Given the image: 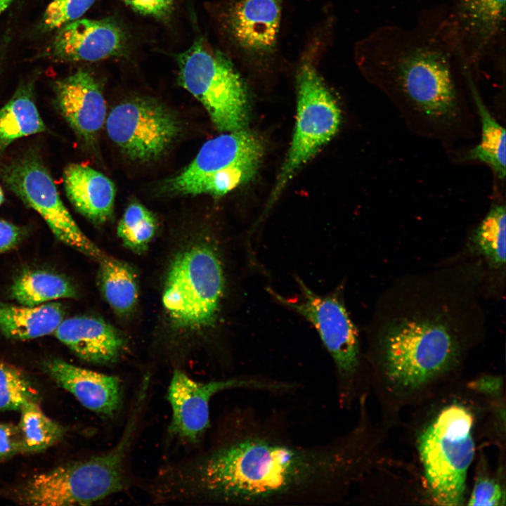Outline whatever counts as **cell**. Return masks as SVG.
<instances>
[{
    "instance_id": "1",
    "label": "cell",
    "mask_w": 506,
    "mask_h": 506,
    "mask_svg": "<svg viewBox=\"0 0 506 506\" xmlns=\"http://www.w3.org/2000/svg\"><path fill=\"white\" fill-rule=\"evenodd\" d=\"M358 408L351 429L315 444L298 443L252 409H235L206 451L157 478L156 493L162 500L238 506L343 503L377 467L385 438L368 406Z\"/></svg>"
},
{
    "instance_id": "2",
    "label": "cell",
    "mask_w": 506,
    "mask_h": 506,
    "mask_svg": "<svg viewBox=\"0 0 506 506\" xmlns=\"http://www.w3.org/2000/svg\"><path fill=\"white\" fill-rule=\"evenodd\" d=\"M395 302L370 337L366 361L370 390L382 422L394 424L416 407L461 382L474 343V311L468 285L437 278Z\"/></svg>"
},
{
    "instance_id": "3",
    "label": "cell",
    "mask_w": 506,
    "mask_h": 506,
    "mask_svg": "<svg viewBox=\"0 0 506 506\" xmlns=\"http://www.w3.org/2000/svg\"><path fill=\"white\" fill-rule=\"evenodd\" d=\"M356 58L411 131L445 145L474 136L457 72L462 61L446 10L428 12L411 29L377 28L356 46Z\"/></svg>"
},
{
    "instance_id": "4",
    "label": "cell",
    "mask_w": 506,
    "mask_h": 506,
    "mask_svg": "<svg viewBox=\"0 0 506 506\" xmlns=\"http://www.w3.org/2000/svg\"><path fill=\"white\" fill-rule=\"evenodd\" d=\"M415 408L410 433L426 498L436 505H465L484 402L461 382Z\"/></svg>"
},
{
    "instance_id": "5",
    "label": "cell",
    "mask_w": 506,
    "mask_h": 506,
    "mask_svg": "<svg viewBox=\"0 0 506 506\" xmlns=\"http://www.w3.org/2000/svg\"><path fill=\"white\" fill-rule=\"evenodd\" d=\"M145 401L136 397L122 434L112 448L33 476L20 490L19 501L32 505H86L123 490L129 481L128 459Z\"/></svg>"
},
{
    "instance_id": "6",
    "label": "cell",
    "mask_w": 506,
    "mask_h": 506,
    "mask_svg": "<svg viewBox=\"0 0 506 506\" xmlns=\"http://www.w3.org/2000/svg\"><path fill=\"white\" fill-rule=\"evenodd\" d=\"M296 280L300 292L297 297H285L271 287L266 290L315 327L334 364L338 405L349 410L370 392L366 361L356 328L339 292L319 294L300 278Z\"/></svg>"
},
{
    "instance_id": "7",
    "label": "cell",
    "mask_w": 506,
    "mask_h": 506,
    "mask_svg": "<svg viewBox=\"0 0 506 506\" xmlns=\"http://www.w3.org/2000/svg\"><path fill=\"white\" fill-rule=\"evenodd\" d=\"M225 290L223 264L214 245L184 249L171 261L163 294L164 308L180 329L204 330L217 323Z\"/></svg>"
},
{
    "instance_id": "8",
    "label": "cell",
    "mask_w": 506,
    "mask_h": 506,
    "mask_svg": "<svg viewBox=\"0 0 506 506\" xmlns=\"http://www.w3.org/2000/svg\"><path fill=\"white\" fill-rule=\"evenodd\" d=\"M176 61L180 85L202 104L220 132L245 129L247 89L228 57L208 50L200 39L178 54Z\"/></svg>"
},
{
    "instance_id": "9",
    "label": "cell",
    "mask_w": 506,
    "mask_h": 506,
    "mask_svg": "<svg viewBox=\"0 0 506 506\" xmlns=\"http://www.w3.org/2000/svg\"><path fill=\"white\" fill-rule=\"evenodd\" d=\"M264 152L258 137L245 129L224 132L205 142L182 171L169 181L180 195L223 196L255 176Z\"/></svg>"
},
{
    "instance_id": "10",
    "label": "cell",
    "mask_w": 506,
    "mask_h": 506,
    "mask_svg": "<svg viewBox=\"0 0 506 506\" xmlns=\"http://www.w3.org/2000/svg\"><path fill=\"white\" fill-rule=\"evenodd\" d=\"M297 118L292 140L271 195L276 200L294 174L337 132L339 107L321 78L309 54L297 74Z\"/></svg>"
},
{
    "instance_id": "11",
    "label": "cell",
    "mask_w": 506,
    "mask_h": 506,
    "mask_svg": "<svg viewBox=\"0 0 506 506\" xmlns=\"http://www.w3.org/2000/svg\"><path fill=\"white\" fill-rule=\"evenodd\" d=\"M301 387L297 382L254 375L199 382L176 369L167 394L172 411L169 434L186 442H197L209 427L210 401L221 392L242 389L286 395Z\"/></svg>"
},
{
    "instance_id": "12",
    "label": "cell",
    "mask_w": 506,
    "mask_h": 506,
    "mask_svg": "<svg viewBox=\"0 0 506 506\" xmlns=\"http://www.w3.org/2000/svg\"><path fill=\"white\" fill-rule=\"evenodd\" d=\"M0 178L11 191L42 217L59 240L98 261L106 255L74 221L39 157L30 154L2 166Z\"/></svg>"
},
{
    "instance_id": "13",
    "label": "cell",
    "mask_w": 506,
    "mask_h": 506,
    "mask_svg": "<svg viewBox=\"0 0 506 506\" xmlns=\"http://www.w3.org/2000/svg\"><path fill=\"white\" fill-rule=\"evenodd\" d=\"M106 129L112 142L130 159L148 162L168 149L180 126L167 108L141 98L117 105L107 117Z\"/></svg>"
},
{
    "instance_id": "14",
    "label": "cell",
    "mask_w": 506,
    "mask_h": 506,
    "mask_svg": "<svg viewBox=\"0 0 506 506\" xmlns=\"http://www.w3.org/2000/svg\"><path fill=\"white\" fill-rule=\"evenodd\" d=\"M283 0H230L223 14L228 40L243 62L262 65L276 55Z\"/></svg>"
},
{
    "instance_id": "15",
    "label": "cell",
    "mask_w": 506,
    "mask_h": 506,
    "mask_svg": "<svg viewBox=\"0 0 506 506\" xmlns=\"http://www.w3.org/2000/svg\"><path fill=\"white\" fill-rule=\"evenodd\" d=\"M506 0H450L447 17L463 64L472 72L503 46Z\"/></svg>"
},
{
    "instance_id": "16",
    "label": "cell",
    "mask_w": 506,
    "mask_h": 506,
    "mask_svg": "<svg viewBox=\"0 0 506 506\" xmlns=\"http://www.w3.org/2000/svg\"><path fill=\"white\" fill-rule=\"evenodd\" d=\"M126 38L112 19H77L61 27L49 46V55L58 60L95 62L118 56Z\"/></svg>"
},
{
    "instance_id": "17",
    "label": "cell",
    "mask_w": 506,
    "mask_h": 506,
    "mask_svg": "<svg viewBox=\"0 0 506 506\" xmlns=\"http://www.w3.org/2000/svg\"><path fill=\"white\" fill-rule=\"evenodd\" d=\"M56 106L75 134L83 141H93L106 117L100 88L88 72L79 70L54 84Z\"/></svg>"
},
{
    "instance_id": "18",
    "label": "cell",
    "mask_w": 506,
    "mask_h": 506,
    "mask_svg": "<svg viewBox=\"0 0 506 506\" xmlns=\"http://www.w3.org/2000/svg\"><path fill=\"white\" fill-rule=\"evenodd\" d=\"M45 370L57 384L87 409L105 417H113L119 410L122 392L117 376L83 368L59 359L46 362Z\"/></svg>"
},
{
    "instance_id": "19",
    "label": "cell",
    "mask_w": 506,
    "mask_h": 506,
    "mask_svg": "<svg viewBox=\"0 0 506 506\" xmlns=\"http://www.w3.org/2000/svg\"><path fill=\"white\" fill-rule=\"evenodd\" d=\"M53 334L79 358L96 364L117 362L126 349L124 338L117 330L95 317L63 319Z\"/></svg>"
},
{
    "instance_id": "20",
    "label": "cell",
    "mask_w": 506,
    "mask_h": 506,
    "mask_svg": "<svg viewBox=\"0 0 506 506\" xmlns=\"http://www.w3.org/2000/svg\"><path fill=\"white\" fill-rule=\"evenodd\" d=\"M66 195L74 207L90 221L102 223L112 214L115 186L103 173L81 164H70L63 171Z\"/></svg>"
},
{
    "instance_id": "21",
    "label": "cell",
    "mask_w": 506,
    "mask_h": 506,
    "mask_svg": "<svg viewBox=\"0 0 506 506\" xmlns=\"http://www.w3.org/2000/svg\"><path fill=\"white\" fill-rule=\"evenodd\" d=\"M463 74L474 100L481 128L479 143L468 150L465 160L487 165L498 179L504 180L506 174L505 129L493 117L483 101L472 73L464 70Z\"/></svg>"
},
{
    "instance_id": "22",
    "label": "cell",
    "mask_w": 506,
    "mask_h": 506,
    "mask_svg": "<svg viewBox=\"0 0 506 506\" xmlns=\"http://www.w3.org/2000/svg\"><path fill=\"white\" fill-rule=\"evenodd\" d=\"M63 314L57 303L30 306L0 302V331L7 337L18 340L41 337L54 333L63 320Z\"/></svg>"
},
{
    "instance_id": "23",
    "label": "cell",
    "mask_w": 506,
    "mask_h": 506,
    "mask_svg": "<svg viewBox=\"0 0 506 506\" xmlns=\"http://www.w3.org/2000/svg\"><path fill=\"white\" fill-rule=\"evenodd\" d=\"M32 86L21 85L0 109V154L16 140L46 131L34 102Z\"/></svg>"
},
{
    "instance_id": "24",
    "label": "cell",
    "mask_w": 506,
    "mask_h": 506,
    "mask_svg": "<svg viewBox=\"0 0 506 506\" xmlns=\"http://www.w3.org/2000/svg\"><path fill=\"white\" fill-rule=\"evenodd\" d=\"M98 283L103 296L118 314L129 313L138 299L134 270L126 263L105 255L100 261Z\"/></svg>"
},
{
    "instance_id": "25",
    "label": "cell",
    "mask_w": 506,
    "mask_h": 506,
    "mask_svg": "<svg viewBox=\"0 0 506 506\" xmlns=\"http://www.w3.org/2000/svg\"><path fill=\"white\" fill-rule=\"evenodd\" d=\"M11 295L19 304L33 306L58 299L74 297L76 291L63 277L37 271L19 277L11 287Z\"/></svg>"
},
{
    "instance_id": "26",
    "label": "cell",
    "mask_w": 506,
    "mask_h": 506,
    "mask_svg": "<svg viewBox=\"0 0 506 506\" xmlns=\"http://www.w3.org/2000/svg\"><path fill=\"white\" fill-rule=\"evenodd\" d=\"M19 411L20 419L18 426L22 439V453L44 450L62 439L63 427L44 413L39 402H29Z\"/></svg>"
},
{
    "instance_id": "27",
    "label": "cell",
    "mask_w": 506,
    "mask_h": 506,
    "mask_svg": "<svg viewBox=\"0 0 506 506\" xmlns=\"http://www.w3.org/2000/svg\"><path fill=\"white\" fill-rule=\"evenodd\" d=\"M506 208L495 204L476 228L472 240L478 252L492 268H500L505 263Z\"/></svg>"
},
{
    "instance_id": "28",
    "label": "cell",
    "mask_w": 506,
    "mask_h": 506,
    "mask_svg": "<svg viewBox=\"0 0 506 506\" xmlns=\"http://www.w3.org/2000/svg\"><path fill=\"white\" fill-rule=\"evenodd\" d=\"M155 216L138 202L130 203L119 220L117 234L123 245L135 253L145 252L155 235Z\"/></svg>"
},
{
    "instance_id": "29",
    "label": "cell",
    "mask_w": 506,
    "mask_h": 506,
    "mask_svg": "<svg viewBox=\"0 0 506 506\" xmlns=\"http://www.w3.org/2000/svg\"><path fill=\"white\" fill-rule=\"evenodd\" d=\"M504 460L495 471L488 463L484 454L479 453L473 486L468 492L465 505L472 506L505 505V472Z\"/></svg>"
},
{
    "instance_id": "30",
    "label": "cell",
    "mask_w": 506,
    "mask_h": 506,
    "mask_svg": "<svg viewBox=\"0 0 506 506\" xmlns=\"http://www.w3.org/2000/svg\"><path fill=\"white\" fill-rule=\"evenodd\" d=\"M39 399L38 391L24 373L0 360V411H19L25 404Z\"/></svg>"
},
{
    "instance_id": "31",
    "label": "cell",
    "mask_w": 506,
    "mask_h": 506,
    "mask_svg": "<svg viewBox=\"0 0 506 506\" xmlns=\"http://www.w3.org/2000/svg\"><path fill=\"white\" fill-rule=\"evenodd\" d=\"M95 1L52 0L43 16V27L46 30L58 29L79 19L91 7Z\"/></svg>"
},
{
    "instance_id": "32",
    "label": "cell",
    "mask_w": 506,
    "mask_h": 506,
    "mask_svg": "<svg viewBox=\"0 0 506 506\" xmlns=\"http://www.w3.org/2000/svg\"><path fill=\"white\" fill-rule=\"evenodd\" d=\"M463 385L467 390L484 401L505 398L504 379L500 375L482 374Z\"/></svg>"
},
{
    "instance_id": "33",
    "label": "cell",
    "mask_w": 506,
    "mask_h": 506,
    "mask_svg": "<svg viewBox=\"0 0 506 506\" xmlns=\"http://www.w3.org/2000/svg\"><path fill=\"white\" fill-rule=\"evenodd\" d=\"M22 453V439L18 424H0V462Z\"/></svg>"
},
{
    "instance_id": "34",
    "label": "cell",
    "mask_w": 506,
    "mask_h": 506,
    "mask_svg": "<svg viewBox=\"0 0 506 506\" xmlns=\"http://www.w3.org/2000/svg\"><path fill=\"white\" fill-rule=\"evenodd\" d=\"M134 11L157 19H166L173 11L174 0H123Z\"/></svg>"
},
{
    "instance_id": "35",
    "label": "cell",
    "mask_w": 506,
    "mask_h": 506,
    "mask_svg": "<svg viewBox=\"0 0 506 506\" xmlns=\"http://www.w3.org/2000/svg\"><path fill=\"white\" fill-rule=\"evenodd\" d=\"M21 230L17 226L0 219V253L7 252L17 245Z\"/></svg>"
},
{
    "instance_id": "36",
    "label": "cell",
    "mask_w": 506,
    "mask_h": 506,
    "mask_svg": "<svg viewBox=\"0 0 506 506\" xmlns=\"http://www.w3.org/2000/svg\"><path fill=\"white\" fill-rule=\"evenodd\" d=\"M14 0H0V14L4 12Z\"/></svg>"
},
{
    "instance_id": "37",
    "label": "cell",
    "mask_w": 506,
    "mask_h": 506,
    "mask_svg": "<svg viewBox=\"0 0 506 506\" xmlns=\"http://www.w3.org/2000/svg\"><path fill=\"white\" fill-rule=\"evenodd\" d=\"M4 195L3 193V190L0 186V205L4 202Z\"/></svg>"
}]
</instances>
